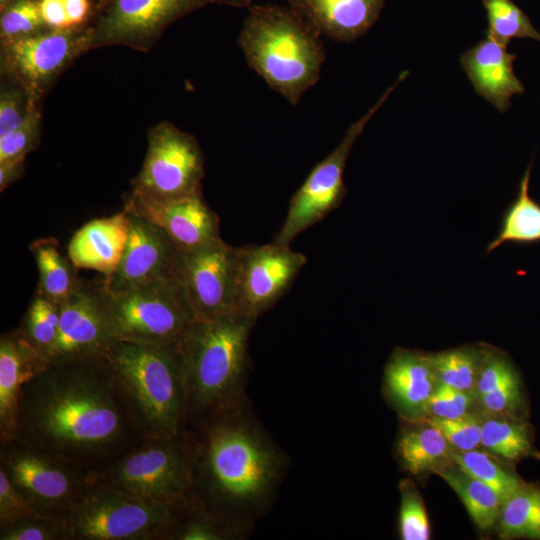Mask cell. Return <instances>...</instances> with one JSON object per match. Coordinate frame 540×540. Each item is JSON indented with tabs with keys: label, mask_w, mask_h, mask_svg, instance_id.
<instances>
[{
	"label": "cell",
	"mask_w": 540,
	"mask_h": 540,
	"mask_svg": "<svg viewBox=\"0 0 540 540\" xmlns=\"http://www.w3.org/2000/svg\"><path fill=\"white\" fill-rule=\"evenodd\" d=\"M479 411L477 395L438 382L427 407L426 419H456Z\"/></svg>",
	"instance_id": "cell-37"
},
{
	"label": "cell",
	"mask_w": 540,
	"mask_h": 540,
	"mask_svg": "<svg viewBox=\"0 0 540 540\" xmlns=\"http://www.w3.org/2000/svg\"><path fill=\"white\" fill-rule=\"evenodd\" d=\"M192 508V507H191ZM198 515L189 519L181 528H175L173 538L181 540H218L227 535V528L193 508Z\"/></svg>",
	"instance_id": "cell-42"
},
{
	"label": "cell",
	"mask_w": 540,
	"mask_h": 540,
	"mask_svg": "<svg viewBox=\"0 0 540 540\" xmlns=\"http://www.w3.org/2000/svg\"><path fill=\"white\" fill-rule=\"evenodd\" d=\"M93 479L148 502L191 508L192 444L184 434L151 439L116 462L91 470Z\"/></svg>",
	"instance_id": "cell-7"
},
{
	"label": "cell",
	"mask_w": 540,
	"mask_h": 540,
	"mask_svg": "<svg viewBox=\"0 0 540 540\" xmlns=\"http://www.w3.org/2000/svg\"><path fill=\"white\" fill-rule=\"evenodd\" d=\"M408 74V71L399 74L376 103L350 125L337 147L313 168L292 196L285 221L273 243L289 246L296 236L340 205L346 193L343 180L344 168L354 143L375 113Z\"/></svg>",
	"instance_id": "cell-11"
},
{
	"label": "cell",
	"mask_w": 540,
	"mask_h": 540,
	"mask_svg": "<svg viewBox=\"0 0 540 540\" xmlns=\"http://www.w3.org/2000/svg\"><path fill=\"white\" fill-rule=\"evenodd\" d=\"M239 408L203 423L199 440L191 442V507L226 528L266 501L282 467L275 447Z\"/></svg>",
	"instance_id": "cell-2"
},
{
	"label": "cell",
	"mask_w": 540,
	"mask_h": 540,
	"mask_svg": "<svg viewBox=\"0 0 540 540\" xmlns=\"http://www.w3.org/2000/svg\"><path fill=\"white\" fill-rule=\"evenodd\" d=\"M400 433L396 452L400 464L413 476L436 474L453 462L454 448L429 420L408 422Z\"/></svg>",
	"instance_id": "cell-24"
},
{
	"label": "cell",
	"mask_w": 540,
	"mask_h": 540,
	"mask_svg": "<svg viewBox=\"0 0 540 540\" xmlns=\"http://www.w3.org/2000/svg\"><path fill=\"white\" fill-rule=\"evenodd\" d=\"M0 468L40 514L62 517L91 483L85 467L11 439L1 442Z\"/></svg>",
	"instance_id": "cell-9"
},
{
	"label": "cell",
	"mask_w": 540,
	"mask_h": 540,
	"mask_svg": "<svg viewBox=\"0 0 540 540\" xmlns=\"http://www.w3.org/2000/svg\"><path fill=\"white\" fill-rule=\"evenodd\" d=\"M69 539L61 517L32 513L0 526V540Z\"/></svg>",
	"instance_id": "cell-35"
},
{
	"label": "cell",
	"mask_w": 540,
	"mask_h": 540,
	"mask_svg": "<svg viewBox=\"0 0 540 540\" xmlns=\"http://www.w3.org/2000/svg\"><path fill=\"white\" fill-rule=\"evenodd\" d=\"M453 461L473 477L488 485L503 503L526 481L516 472L515 465L505 462L483 448L454 450Z\"/></svg>",
	"instance_id": "cell-30"
},
{
	"label": "cell",
	"mask_w": 540,
	"mask_h": 540,
	"mask_svg": "<svg viewBox=\"0 0 540 540\" xmlns=\"http://www.w3.org/2000/svg\"><path fill=\"white\" fill-rule=\"evenodd\" d=\"M515 60V54L487 35L460 57L476 93L502 113L510 108L514 96L525 91L514 71Z\"/></svg>",
	"instance_id": "cell-20"
},
{
	"label": "cell",
	"mask_w": 540,
	"mask_h": 540,
	"mask_svg": "<svg viewBox=\"0 0 540 540\" xmlns=\"http://www.w3.org/2000/svg\"><path fill=\"white\" fill-rule=\"evenodd\" d=\"M109 2L110 0H99L97 4V11L100 12L103 10Z\"/></svg>",
	"instance_id": "cell-47"
},
{
	"label": "cell",
	"mask_w": 540,
	"mask_h": 540,
	"mask_svg": "<svg viewBox=\"0 0 540 540\" xmlns=\"http://www.w3.org/2000/svg\"><path fill=\"white\" fill-rule=\"evenodd\" d=\"M69 27L86 26L91 14L90 0H63Z\"/></svg>",
	"instance_id": "cell-44"
},
{
	"label": "cell",
	"mask_w": 540,
	"mask_h": 540,
	"mask_svg": "<svg viewBox=\"0 0 540 540\" xmlns=\"http://www.w3.org/2000/svg\"><path fill=\"white\" fill-rule=\"evenodd\" d=\"M306 263L302 253L273 242L239 248L236 311L257 319L286 292Z\"/></svg>",
	"instance_id": "cell-16"
},
{
	"label": "cell",
	"mask_w": 540,
	"mask_h": 540,
	"mask_svg": "<svg viewBox=\"0 0 540 540\" xmlns=\"http://www.w3.org/2000/svg\"><path fill=\"white\" fill-rule=\"evenodd\" d=\"M127 212L129 234L125 250L115 272L103 280L110 293L172 278L178 251L162 229L139 215Z\"/></svg>",
	"instance_id": "cell-17"
},
{
	"label": "cell",
	"mask_w": 540,
	"mask_h": 540,
	"mask_svg": "<svg viewBox=\"0 0 540 540\" xmlns=\"http://www.w3.org/2000/svg\"><path fill=\"white\" fill-rule=\"evenodd\" d=\"M129 234V214L124 209L110 217L92 220L80 228L68 245V258L76 268L104 274L115 272Z\"/></svg>",
	"instance_id": "cell-23"
},
{
	"label": "cell",
	"mask_w": 540,
	"mask_h": 540,
	"mask_svg": "<svg viewBox=\"0 0 540 540\" xmlns=\"http://www.w3.org/2000/svg\"><path fill=\"white\" fill-rule=\"evenodd\" d=\"M401 504L400 537L403 540H428L430 529L423 499L414 483L405 479L399 484Z\"/></svg>",
	"instance_id": "cell-36"
},
{
	"label": "cell",
	"mask_w": 540,
	"mask_h": 540,
	"mask_svg": "<svg viewBox=\"0 0 540 540\" xmlns=\"http://www.w3.org/2000/svg\"><path fill=\"white\" fill-rule=\"evenodd\" d=\"M13 0H0V10L4 9Z\"/></svg>",
	"instance_id": "cell-48"
},
{
	"label": "cell",
	"mask_w": 540,
	"mask_h": 540,
	"mask_svg": "<svg viewBox=\"0 0 540 540\" xmlns=\"http://www.w3.org/2000/svg\"><path fill=\"white\" fill-rule=\"evenodd\" d=\"M60 312L61 304L36 291L18 328L46 359L57 338Z\"/></svg>",
	"instance_id": "cell-33"
},
{
	"label": "cell",
	"mask_w": 540,
	"mask_h": 540,
	"mask_svg": "<svg viewBox=\"0 0 540 540\" xmlns=\"http://www.w3.org/2000/svg\"><path fill=\"white\" fill-rule=\"evenodd\" d=\"M496 530L501 539L540 540V483L525 482L502 503Z\"/></svg>",
	"instance_id": "cell-29"
},
{
	"label": "cell",
	"mask_w": 540,
	"mask_h": 540,
	"mask_svg": "<svg viewBox=\"0 0 540 540\" xmlns=\"http://www.w3.org/2000/svg\"><path fill=\"white\" fill-rule=\"evenodd\" d=\"M91 50V26L44 29L0 45L1 76L19 84L39 105L61 74Z\"/></svg>",
	"instance_id": "cell-10"
},
{
	"label": "cell",
	"mask_w": 540,
	"mask_h": 540,
	"mask_svg": "<svg viewBox=\"0 0 540 540\" xmlns=\"http://www.w3.org/2000/svg\"><path fill=\"white\" fill-rule=\"evenodd\" d=\"M39 271L37 291L61 304L78 286L74 264L58 250L53 238H42L30 245Z\"/></svg>",
	"instance_id": "cell-28"
},
{
	"label": "cell",
	"mask_w": 540,
	"mask_h": 540,
	"mask_svg": "<svg viewBox=\"0 0 540 540\" xmlns=\"http://www.w3.org/2000/svg\"><path fill=\"white\" fill-rule=\"evenodd\" d=\"M255 321L233 312L195 319L184 331L178 344L183 362L185 422L197 419L202 425L239 403Z\"/></svg>",
	"instance_id": "cell-4"
},
{
	"label": "cell",
	"mask_w": 540,
	"mask_h": 540,
	"mask_svg": "<svg viewBox=\"0 0 540 540\" xmlns=\"http://www.w3.org/2000/svg\"><path fill=\"white\" fill-rule=\"evenodd\" d=\"M38 6L42 21L47 29L70 28L63 0H38Z\"/></svg>",
	"instance_id": "cell-43"
},
{
	"label": "cell",
	"mask_w": 540,
	"mask_h": 540,
	"mask_svg": "<svg viewBox=\"0 0 540 540\" xmlns=\"http://www.w3.org/2000/svg\"><path fill=\"white\" fill-rule=\"evenodd\" d=\"M212 0H110L91 26V49L123 45L150 51L176 20Z\"/></svg>",
	"instance_id": "cell-14"
},
{
	"label": "cell",
	"mask_w": 540,
	"mask_h": 540,
	"mask_svg": "<svg viewBox=\"0 0 540 540\" xmlns=\"http://www.w3.org/2000/svg\"><path fill=\"white\" fill-rule=\"evenodd\" d=\"M49 366L46 357L19 329L0 338V434L12 438L19 396L23 386Z\"/></svg>",
	"instance_id": "cell-22"
},
{
	"label": "cell",
	"mask_w": 540,
	"mask_h": 540,
	"mask_svg": "<svg viewBox=\"0 0 540 540\" xmlns=\"http://www.w3.org/2000/svg\"><path fill=\"white\" fill-rule=\"evenodd\" d=\"M438 384L429 353L396 348L384 370V391L407 422L425 420Z\"/></svg>",
	"instance_id": "cell-19"
},
{
	"label": "cell",
	"mask_w": 540,
	"mask_h": 540,
	"mask_svg": "<svg viewBox=\"0 0 540 540\" xmlns=\"http://www.w3.org/2000/svg\"><path fill=\"white\" fill-rule=\"evenodd\" d=\"M124 209L162 229L178 250H193L221 238L219 219L201 191L169 200L143 199L130 194Z\"/></svg>",
	"instance_id": "cell-18"
},
{
	"label": "cell",
	"mask_w": 540,
	"mask_h": 540,
	"mask_svg": "<svg viewBox=\"0 0 540 540\" xmlns=\"http://www.w3.org/2000/svg\"><path fill=\"white\" fill-rule=\"evenodd\" d=\"M238 36L247 64L295 105L320 77L325 60L321 37L289 7L251 5Z\"/></svg>",
	"instance_id": "cell-5"
},
{
	"label": "cell",
	"mask_w": 540,
	"mask_h": 540,
	"mask_svg": "<svg viewBox=\"0 0 540 540\" xmlns=\"http://www.w3.org/2000/svg\"><path fill=\"white\" fill-rule=\"evenodd\" d=\"M132 434L138 435L96 357L49 365L28 381L11 439L86 468L110 456Z\"/></svg>",
	"instance_id": "cell-1"
},
{
	"label": "cell",
	"mask_w": 540,
	"mask_h": 540,
	"mask_svg": "<svg viewBox=\"0 0 540 540\" xmlns=\"http://www.w3.org/2000/svg\"><path fill=\"white\" fill-rule=\"evenodd\" d=\"M386 0H288L289 8L320 37L351 42L366 34Z\"/></svg>",
	"instance_id": "cell-21"
},
{
	"label": "cell",
	"mask_w": 540,
	"mask_h": 540,
	"mask_svg": "<svg viewBox=\"0 0 540 540\" xmlns=\"http://www.w3.org/2000/svg\"><path fill=\"white\" fill-rule=\"evenodd\" d=\"M488 21L486 35L506 46L515 38L540 43V31L512 0H482Z\"/></svg>",
	"instance_id": "cell-32"
},
{
	"label": "cell",
	"mask_w": 540,
	"mask_h": 540,
	"mask_svg": "<svg viewBox=\"0 0 540 540\" xmlns=\"http://www.w3.org/2000/svg\"><path fill=\"white\" fill-rule=\"evenodd\" d=\"M532 162L525 169L513 202L504 212L497 236L488 244L486 253L506 242L534 244L540 242V203L530 195Z\"/></svg>",
	"instance_id": "cell-26"
},
{
	"label": "cell",
	"mask_w": 540,
	"mask_h": 540,
	"mask_svg": "<svg viewBox=\"0 0 540 540\" xmlns=\"http://www.w3.org/2000/svg\"><path fill=\"white\" fill-rule=\"evenodd\" d=\"M188 510L145 501L91 476L85 494L61 518L69 539L147 540L171 536Z\"/></svg>",
	"instance_id": "cell-6"
},
{
	"label": "cell",
	"mask_w": 540,
	"mask_h": 540,
	"mask_svg": "<svg viewBox=\"0 0 540 540\" xmlns=\"http://www.w3.org/2000/svg\"><path fill=\"white\" fill-rule=\"evenodd\" d=\"M0 43L22 39L44 29L38 0H13L0 10Z\"/></svg>",
	"instance_id": "cell-34"
},
{
	"label": "cell",
	"mask_w": 540,
	"mask_h": 540,
	"mask_svg": "<svg viewBox=\"0 0 540 540\" xmlns=\"http://www.w3.org/2000/svg\"><path fill=\"white\" fill-rule=\"evenodd\" d=\"M32 513L37 512L0 468V526Z\"/></svg>",
	"instance_id": "cell-41"
},
{
	"label": "cell",
	"mask_w": 540,
	"mask_h": 540,
	"mask_svg": "<svg viewBox=\"0 0 540 540\" xmlns=\"http://www.w3.org/2000/svg\"><path fill=\"white\" fill-rule=\"evenodd\" d=\"M239 248L221 238L193 250H178L172 278L185 289L196 319L233 312Z\"/></svg>",
	"instance_id": "cell-13"
},
{
	"label": "cell",
	"mask_w": 540,
	"mask_h": 540,
	"mask_svg": "<svg viewBox=\"0 0 540 540\" xmlns=\"http://www.w3.org/2000/svg\"><path fill=\"white\" fill-rule=\"evenodd\" d=\"M100 357L140 438L169 439L183 434L186 402L178 342L114 341Z\"/></svg>",
	"instance_id": "cell-3"
},
{
	"label": "cell",
	"mask_w": 540,
	"mask_h": 540,
	"mask_svg": "<svg viewBox=\"0 0 540 540\" xmlns=\"http://www.w3.org/2000/svg\"><path fill=\"white\" fill-rule=\"evenodd\" d=\"M37 107L19 84L1 76L0 136L20 126Z\"/></svg>",
	"instance_id": "cell-39"
},
{
	"label": "cell",
	"mask_w": 540,
	"mask_h": 540,
	"mask_svg": "<svg viewBox=\"0 0 540 540\" xmlns=\"http://www.w3.org/2000/svg\"><path fill=\"white\" fill-rule=\"evenodd\" d=\"M107 300L114 341L143 345L178 342L196 319L185 289L174 278L118 293L107 291Z\"/></svg>",
	"instance_id": "cell-8"
},
{
	"label": "cell",
	"mask_w": 540,
	"mask_h": 540,
	"mask_svg": "<svg viewBox=\"0 0 540 540\" xmlns=\"http://www.w3.org/2000/svg\"><path fill=\"white\" fill-rule=\"evenodd\" d=\"M41 107L35 108L17 128L0 136V162L25 159L40 140Z\"/></svg>",
	"instance_id": "cell-38"
},
{
	"label": "cell",
	"mask_w": 540,
	"mask_h": 540,
	"mask_svg": "<svg viewBox=\"0 0 540 540\" xmlns=\"http://www.w3.org/2000/svg\"><path fill=\"white\" fill-rule=\"evenodd\" d=\"M481 447L515 465L527 459L540 460L534 429L527 417L481 412Z\"/></svg>",
	"instance_id": "cell-25"
},
{
	"label": "cell",
	"mask_w": 540,
	"mask_h": 540,
	"mask_svg": "<svg viewBox=\"0 0 540 540\" xmlns=\"http://www.w3.org/2000/svg\"><path fill=\"white\" fill-rule=\"evenodd\" d=\"M212 3H216L219 5H227V6L237 7V8H242V7L249 8L252 5L251 0H212Z\"/></svg>",
	"instance_id": "cell-46"
},
{
	"label": "cell",
	"mask_w": 540,
	"mask_h": 540,
	"mask_svg": "<svg viewBox=\"0 0 540 540\" xmlns=\"http://www.w3.org/2000/svg\"><path fill=\"white\" fill-rule=\"evenodd\" d=\"M24 159L0 162V190H5L23 173Z\"/></svg>",
	"instance_id": "cell-45"
},
{
	"label": "cell",
	"mask_w": 540,
	"mask_h": 540,
	"mask_svg": "<svg viewBox=\"0 0 540 540\" xmlns=\"http://www.w3.org/2000/svg\"><path fill=\"white\" fill-rule=\"evenodd\" d=\"M484 351L485 344H478L429 353L438 382L462 391L475 392Z\"/></svg>",
	"instance_id": "cell-31"
},
{
	"label": "cell",
	"mask_w": 540,
	"mask_h": 540,
	"mask_svg": "<svg viewBox=\"0 0 540 540\" xmlns=\"http://www.w3.org/2000/svg\"><path fill=\"white\" fill-rule=\"evenodd\" d=\"M141 170L130 194L150 200H169L200 191L204 156L198 140L174 124L161 122L148 131Z\"/></svg>",
	"instance_id": "cell-12"
},
{
	"label": "cell",
	"mask_w": 540,
	"mask_h": 540,
	"mask_svg": "<svg viewBox=\"0 0 540 540\" xmlns=\"http://www.w3.org/2000/svg\"><path fill=\"white\" fill-rule=\"evenodd\" d=\"M446 437L454 450L469 451L481 447L480 411L456 419H427Z\"/></svg>",
	"instance_id": "cell-40"
},
{
	"label": "cell",
	"mask_w": 540,
	"mask_h": 540,
	"mask_svg": "<svg viewBox=\"0 0 540 540\" xmlns=\"http://www.w3.org/2000/svg\"><path fill=\"white\" fill-rule=\"evenodd\" d=\"M436 475L459 496L469 516L481 531L488 532L496 528L502 502L488 485L467 473L454 461Z\"/></svg>",
	"instance_id": "cell-27"
},
{
	"label": "cell",
	"mask_w": 540,
	"mask_h": 540,
	"mask_svg": "<svg viewBox=\"0 0 540 540\" xmlns=\"http://www.w3.org/2000/svg\"><path fill=\"white\" fill-rule=\"evenodd\" d=\"M113 342L103 281L80 280L61 303L57 338L47 354L49 365L100 357Z\"/></svg>",
	"instance_id": "cell-15"
}]
</instances>
